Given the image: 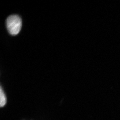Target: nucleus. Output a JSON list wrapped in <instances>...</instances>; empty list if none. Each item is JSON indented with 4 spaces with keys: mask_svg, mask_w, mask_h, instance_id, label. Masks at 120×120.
<instances>
[{
    "mask_svg": "<svg viewBox=\"0 0 120 120\" xmlns=\"http://www.w3.org/2000/svg\"><path fill=\"white\" fill-rule=\"evenodd\" d=\"M6 24L7 30L9 34L11 35H16L21 30L22 20L19 16L11 15L7 18Z\"/></svg>",
    "mask_w": 120,
    "mask_h": 120,
    "instance_id": "nucleus-1",
    "label": "nucleus"
},
{
    "mask_svg": "<svg viewBox=\"0 0 120 120\" xmlns=\"http://www.w3.org/2000/svg\"><path fill=\"white\" fill-rule=\"evenodd\" d=\"M7 102V99L4 91L1 87L0 90V105L1 107L4 106Z\"/></svg>",
    "mask_w": 120,
    "mask_h": 120,
    "instance_id": "nucleus-2",
    "label": "nucleus"
}]
</instances>
